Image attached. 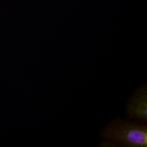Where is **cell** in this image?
Wrapping results in <instances>:
<instances>
[{"mask_svg":"<svg viewBox=\"0 0 147 147\" xmlns=\"http://www.w3.org/2000/svg\"><path fill=\"white\" fill-rule=\"evenodd\" d=\"M101 136L105 139L102 147H147L145 123L117 118L102 130Z\"/></svg>","mask_w":147,"mask_h":147,"instance_id":"6da1fadb","label":"cell"},{"mask_svg":"<svg viewBox=\"0 0 147 147\" xmlns=\"http://www.w3.org/2000/svg\"><path fill=\"white\" fill-rule=\"evenodd\" d=\"M126 113L128 119L145 123L147 121V87L143 84L135 90L129 100Z\"/></svg>","mask_w":147,"mask_h":147,"instance_id":"7a4b0ae2","label":"cell"}]
</instances>
